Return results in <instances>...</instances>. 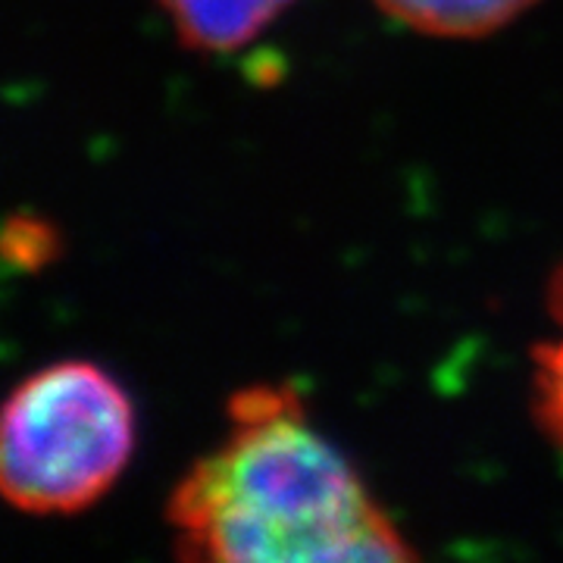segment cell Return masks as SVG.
<instances>
[{"mask_svg":"<svg viewBox=\"0 0 563 563\" xmlns=\"http://www.w3.org/2000/svg\"><path fill=\"white\" fill-rule=\"evenodd\" d=\"M185 47L203 54L239 51L279 20L295 0H157Z\"/></svg>","mask_w":563,"mask_h":563,"instance_id":"obj_3","label":"cell"},{"mask_svg":"<svg viewBox=\"0 0 563 563\" xmlns=\"http://www.w3.org/2000/svg\"><path fill=\"white\" fill-rule=\"evenodd\" d=\"M60 254V232L57 225L35 213H22L10 217L0 229V257L25 269V273H38L47 263L57 261Z\"/></svg>","mask_w":563,"mask_h":563,"instance_id":"obj_6","label":"cell"},{"mask_svg":"<svg viewBox=\"0 0 563 563\" xmlns=\"http://www.w3.org/2000/svg\"><path fill=\"white\" fill-rule=\"evenodd\" d=\"M166 520L185 561L417 558L291 385H251L229 398L225 439L176 483Z\"/></svg>","mask_w":563,"mask_h":563,"instance_id":"obj_1","label":"cell"},{"mask_svg":"<svg viewBox=\"0 0 563 563\" xmlns=\"http://www.w3.org/2000/svg\"><path fill=\"white\" fill-rule=\"evenodd\" d=\"M135 404L103 366H41L0 404V498L63 517L98 504L132 461Z\"/></svg>","mask_w":563,"mask_h":563,"instance_id":"obj_2","label":"cell"},{"mask_svg":"<svg viewBox=\"0 0 563 563\" xmlns=\"http://www.w3.org/2000/svg\"><path fill=\"white\" fill-rule=\"evenodd\" d=\"M548 317L558 332L532 347V413L544 435L563 448V263L548 282Z\"/></svg>","mask_w":563,"mask_h":563,"instance_id":"obj_5","label":"cell"},{"mask_svg":"<svg viewBox=\"0 0 563 563\" xmlns=\"http://www.w3.org/2000/svg\"><path fill=\"white\" fill-rule=\"evenodd\" d=\"M385 16L435 38H483L526 13L536 0H373Z\"/></svg>","mask_w":563,"mask_h":563,"instance_id":"obj_4","label":"cell"}]
</instances>
